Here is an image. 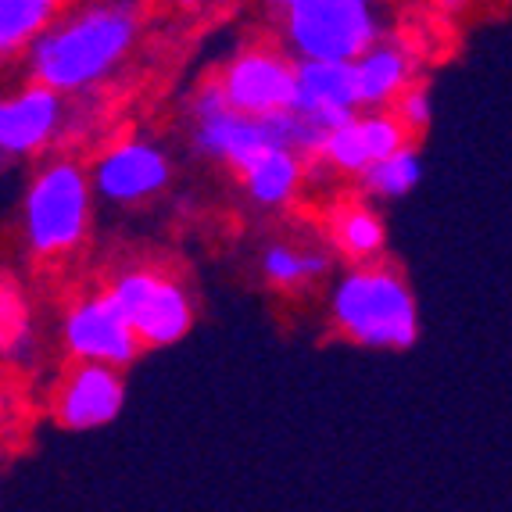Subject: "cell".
<instances>
[{
  "label": "cell",
  "instance_id": "1",
  "mask_svg": "<svg viewBox=\"0 0 512 512\" xmlns=\"http://www.w3.org/2000/svg\"><path fill=\"white\" fill-rule=\"evenodd\" d=\"M140 40L137 0H86L61 11L40 40L26 51L29 79L61 94H86L119 69Z\"/></svg>",
  "mask_w": 512,
  "mask_h": 512
},
{
  "label": "cell",
  "instance_id": "2",
  "mask_svg": "<svg viewBox=\"0 0 512 512\" xmlns=\"http://www.w3.org/2000/svg\"><path fill=\"white\" fill-rule=\"evenodd\" d=\"M330 319L351 344L373 351H405L419 337L416 294L384 265L359 262L333 283Z\"/></svg>",
  "mask_w": 512,
  "mask_h": 512
},
{
  "label": "cell",
  "instance_id": "3",
  "mask_svg": "<svg viewBox=\"0 0 512 512\" xmlns=\"http://www.w3.org/2000/svg\"><path fill=\"white\" fill-rule=\"evenodd\" d=\"M90 194L86 176L69 158L47 162L22 197V237L36 258H61L76 251L90 233Z\"/></svg>",
  "mask_w": 512,
  "mask_h": 512
},
{
  "label": "cell",
  "instance_id": "4",
  "mask_svg": "<svg viewBox=\"0 0 512 512\" xmlns=\"http://www.w3.org/2000/svg\"><path fill=\"white\" fill-rule=\"evenodd\" d=\"M294 58L355 61L380 40L373 0H280Z\"/></svg>",
  "mask_w": 512,
  "mask_h": 512
},
{
  "label": "cell",
  "instance_id": "5",
  "mask_svg": "<svg viewBox=\"0 0 512 512\" xmlns=\"http://www.w3.org/2000/svg\"><path fill=\"white\" fill-rule=\"evenodd\" d=\"M190 140H194L197 154H205L219 165H230L233 172L255 162L265 147L287 144L280 111L265 115V119L237 111L222 94L219 79L201 86L190 101Z\"/></svg>",
  "mask_w": 512,
  "mask_h": 512
},
{
  "label": "cell",
  "instance_id": "6",
  "mask_svg": "<svg viewBox=\"0 0 512 512\" xmlns=\"http://www.w3.org/2000/svg\"><path fill=\"white\" fill-rule=\"evenodd\" d=\"M108 294L119 301L144 348L180 344L194 326V301L172 276L151 273V269H129L108 283Z\"/></svg>",
  "mask_w": 512,
  "mask_h": 512
},
{
  "label": "cell",
  "instance_id": "7",
  "mask_svg": "<svg viewBox=\"0 0 512 512\" xmlns=\"http://www.w3.org/2000/svg\"><path fill=\"white\" fill-rule=\"evenodd\" d=\"M219 86L226 101L248 115H276V111L294 108L298 97V58H287L269 47H248L237 58L222 65Z\"/></svg>",
  "mask_w": 512,
  "mask_h": 512
},
{
  "label": "cell",
  "instance_id": "8",
  "mask_svg": "<svg viewBox=\"0 0 512 512\" xmlns=\"http://www.w3.org/2000/svg\"><path fill=\"white\" fill-rule=\"evenodd\" d=\"M61 341L76 362H108L119 369L129 366L144 348L133 323L108 291L90 294L69 308V316L61 323Z\"/></svg>",
  "mask_w": 512,
  "mask_h": 512
},
{
  "label": "cell",
  "instance_id": "9",
  "mask_svg": "<svg viewBox=\"0 0 512 512\" xmlns=\"http://www.w3.org/2000/svg\"><path fill=\"white\" fill-rule=\"evenodd\" d=\"M94 190L111 205H140L162 194L172 180V165L165 151L151 140L129 137L111 144L94 162Z\"/></svg>",
  "mask_w": 512,
  "mask_h": 512
},
{
  "label": "cell",
  "instance_id": "10",
  "mask_svg": "<svg viewBox=\"0 0 512 512\" xmlns=\"http://www.w3.org/2000/svg\"><path fill=\"white\" fill-rule=\"evenodd\" d=\"M126 405V384H122L119 366L108 362H76L69 376L54 391L51 412L65 430L90 434L108 423H115Z\"/></svg>",
  "mask_w": 512,
  "mask_h": 512
},
{
  "label": "cell",
  "instance_id": "11",
  "mask_svg": "<svg viewBox=\"0 0 512 512\" xmlns=\"http://www.w3.org/2000/svg\"><path fill=\"white\" fill-rule=\"evenodd\" d=\"M405 144H412V133L394 111L362 108L355 119L326 129L316 158L337 172L362 176L373 162H380V158H387V154H394Z\"/></svg>",
  "mask_w": 512,
  "mask_h": 512
},
{
  "label": "cell",
  "instance_id": "12",
  "mask_svg": "<svg viewBox=\"0 0 512 512\" xmlns=\"http://www.w3.org/2000/svg\"><path fill=\"white\" fill-rule=\"evenodd\" d=\"M65 97L47 83H29L0 104V154L4 158H33L58 140L65 126Z\"/></svg>",
  "mask_w": 512,
  "mask_h": 512
},
{
  "label": "cell",
  "instance_id": "13",
  "mask_svg": "<svg viewBox=\"0 0 512 512\" xmlns=\"http://www.w3.org/2000/svg\"><path fill=\"white\" fill-rule=\"evenodd\" d=\"M294 108L316 122L319 129H333L355 119L362 111L359 86L351 61L298 58V97Z\"/></svg>",
  "mask_w": 512,
  "mask_h": 512
},
{
  "label": "cell",
  "instance_id": "14",
  "mask_svg": "<svg viewBox=\"0 0 512 512\" xmlns=\"http://www.w3.org/2000/svg\"><path fill=\"white\" fill-rule=\"evenodd\" d=\"M351 69H355L362 108H391L416 79V58L405 51L402 43L376 40L369 51H362L351 61Z\"/></svg>",
  "mask_w": 512,
  "mask_h": 512
},
{
  "label": "cell",
  "instance_id": "15",
  "mask_svg": "<svg viewBox=\"0 0 512 512\" xmlns=\"http://www.w3.org/2000/svg\"><path fill=\"white\" fill-rule=\"evenodd\" d=\"M237 176L255 205L283 208V205H291L294 194L301 190V180H305V154L287 144H273V147H265L251 165H244Z\"/></svg>",
  "mask_w": 512,
  "mask_h": 512
},
{
  "label": "cell",
  "instance_id": "16",
  "mask_svg": "<svg viewBox=\"0 0 512 512\" xmlns=\"http://www.w3.org/2000/svg\"><path fill=\"white\" fill-rule=\"evenodd\" d=\"M65 11V0H0V54H26Z\"/></svg>",
  "mask_w": 512,
  "mask_h": 512
},
{
  "label": "cell",
  "instance_id": "17",
  "mask_svg": "<svg viewBox=\"0 0 512 512\" xmlns=\"http://www.w3.org/2000/svg\"><path fill=\"white\" fill-rule=\"evenodd\" d=\"M330 240L351 262H373L387 244L384 219L366 205H341L330 219Z\"/></svg>",
  "mask_w": 512,
  "mask_h": 512
},
{
  "label": "cell",
  "instance_id": "18",
  "mask_svg": "<svg viewBox=\"0 0 512 512\" xmlns=\"http://www.w3.org/2000/svg\"><path fill=\"white\" fill-rule=\"evenodd\" d=\"M330 273V258L316 248H294V244H269L262 251V276L276 291H298L305 283Z\"/></svg>",
  "mask_w": 512,
  "mask_h": 512
},
{
  "label": "cell",
  "instance_id": "19",
  "mask_svg": "<svg viewBox=\"0 0 512 512\" xmlns=\"http://www.w3.org/2000/svg\"><path fill=\"white\" fill-rule=\"evenodd\" d=\"M359 180H362V190L380 197V201H398V197L412 194L416 183L423 180V158H419V147L416 144L398 147L394 154H387V158L369 165Z\"/></svg>",
  "mask_w": 512,
  "mask_h": 512
},
{
  "label": "cell",
  "instance_id": "20",
  "mask_svg": "<svg viewBox=\"0 0 512 512\" xmlns=\"http://www.w3.org/2000/svg\"><path fill=\"white\" fill-rule=\"evenodd\" d=\"M0 323H4V348H8V355H15L18 337L26 341V333H29V312H26V301H22V294L15 291L11 280H4V294H0Z\"/></svg>",
  "mask_w": 512,
  "mask_h": 512
},
{
  "label": "cell",
  "instance_id": "21",
  "mask_svg": "<svg viewBox=\"0 0 512 512\" xmlns=\"http://www.w3.org/2000/svg\"><path fill=\"white\" fill-rule=\"evenodd\" d=\"M391 108H394V115L405 122V129H409L412 137H416V133H423V129L430 126V119H434V104H430V94L423 90V86H416V83H412L409 90H405V94L391 104Z\"/></svg>",
  "mask_w": 512,
  "mask_h": 512
},
{
  "label": "cell",
  "instance_id": "22",
  "mask_svg": "<svg viewBox=\"0 0 512 512\" xmlns=\"http://www.w3.org/2000/svg\"><path fill=\"white\" fill-rule=\"evenodd\" d=\"M437 8H441L444 15H462V11L470 8V0H437Z\"/></svg>",
  "mask_w": 512,
  "mask_h": 512
}]
</instances>
